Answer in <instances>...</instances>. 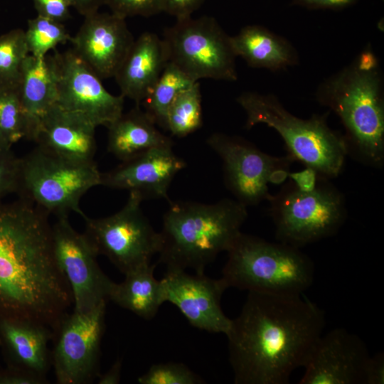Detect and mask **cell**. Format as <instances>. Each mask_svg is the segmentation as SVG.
I'll use <instances>...</instances> for the list:
<instances>
[{
    "label": "cell",
    "instance_id": "cell-1",
    "mask_svg": "<svg viewBox=\"0 0 384 384\" xmlns=\"http://www.w3.org/2000/svg\"><path fill=\"white\" fill-rule=\"evenodd\" d=\"M326 325L325 313L301 294L248 292L226 334L236 384H287L304 367Z\"/></svg>",
    "mask_w": 384,
    "mask_h": 384
},
{
    "label": "cell",
    "instance_id": "cell-2",
    "mask_svg": "<svg viewBox=\"0 0 384 384\" xmlns=\"http://www.w3.org/2000/svg\"><path fill=\"white\" fill-rule=\"evenodd\" d=\"M49 215L23 198L0 203V317L53 329L73 301L55 257Z\"/></svg>",
    "mask_w": 384,
    "mask_h": 384
},
{
    "label": "cell",
    "instance_id": "cell-3",
    "mask_svg": "<svg viewBox=\"0 0 384 384\" xmlns=\"http://www.w3.org/2000/svg\"><path fill=\"white\" fill-rule=\"evenodd\" d=\"M383 82L378 60L368 48L316 92L318 102L340 118L348 154L375 168L384 164Z\"/></svg>",
    "mask_w": 384,
    "mask_h": 384
},
{
    "label": "cell",
    "instance_id": "cell-4",
    "mask_svg": "<svg viewBox=\"0 0 384 384\" xmlns=\"http://www.w3.org/2000/svg\"><path fill=\"white\" fill-rule=\"evenodd\" d=\"M247 215V206L235 199L170 202L159 232V262L166 270L204 274L206 266L231 247Z\"/></svg>",
    "mask_w": 384,
    "mask_h": 384
},
{
    "label": "cell",
    "instance_id": "cell-5",
    "mask_svg": "<svg viewBox=\"0 0 384 384\" xmlns=\"http://www.w3.org/2000/svg\"><path fill=\"white\" fill-rule=\"evenodd\" d=\"M237 102L246 113L247 129L266 124L280 135L294 161L328 179L341 174L347 145L344 137L328 126L326 115L303 119L287 110L274 95L254 92H243Z\"/></svg>",
    "mask_w": 384,
    "mask_h": 384
},
{
    "label": "cell",
    "instance_id": "cell-6",
    "mask_svg": "<svg viewBox=\"0 0 384 384\" xmlns=\"http://www.w3.org/2000/svg\"><path fill=\"white\" fill-rule=\"evenodd\" d=\"M222 277L228 288L279 294H303L313 283L311 259L300 248L240 233L227 251Z\"/></svg>",
    "mask_w": 384,
    "mask_h": 384
},
{
    "label": "cell",
    "instance_id": "cell-7",
    "mask_svg": "<svg viewBox=\"0 0 384 384\" xmlns=\"http://www.w3.org/2000/svg\"><path fill=\"white\" fill-rule=\"evenodd\" d=\"M267 200L277 240L299 248L335 235L347 218L343 193L319 175L311 188L290 179Z\"/></svg>",
    "mask_w": 384,
    "mask_h": 384
},
{
    "label": "cell",
    "instance_id": "cell-8",
    "mask_svg": "<svg viewBox=\"0 0 384 384\" xmlns=\"http://www.w3.org/2000/svg\"><path fill=\"white\" fill-rule=\"evenodd\" d=\"M17 192L48 214L73 211L87 217L80 207L82 196L101 186L102 173L95 161H78L51 154L36 146L21 158Z\"/></svg>",
    "mask_w": 384,
    "mask_h": 384
},
{
    "label": "cell",
    "instance_id": "cell-9",
    "mask_svg": "<svg viewBox=\"0 0 384 384\" xmlns=\"http://www.w3.org/2000/svg\"><path fill=\"white\" fill-rule=\"evenodd\" d=\"M163 40L169 62L193 80L238 79L230 36L215 18L203 16L176 19L174 25L165 30Z\"/></svg>",
    "mask_w": 384,
    "mask_h": 384
},
{
    "label": "cell",
    "instance_id": "cell-10",
    "mask_svg": "<svg viewBox=\"0 0 384 384\" xmlns=\"http://www.w3.org/2000/svg\"><path fill=\"white\" fill-rule=\"evenodd\" d=\"M142 196L129 192L118 212L100 218L86 217L83 233L96 253L103 255L124 274L151 264L161 247V236L141 208Z\"/></svg>",
    "mask_w": 384,
    "mask_h": 384
},
{
    "label": "cell",
    "instance_id": "cell-11",
    "mask_svg": "<svg viewBox=\"0 0 384 384\" xmlns=\"http://www.w3.org/2000/svg\"><path fill=\"white\" fill-rule=\"evenodd\" d=\"M206 142L223 161L227 188L246 206L267 200L270 195L269 183L284 181L294 161L288 154L274 156L265 153L237 136L216 132Z\"/></svg>",
    "mask_w": 384,
    "mask_h": 384
},
{
    "label": "cell",
    "instance_id": "cell-12",
    "mask_svg": "<svg viewBox=\"0 0 384 384\" xmlns=\"http://www.w3.org/2000/svg\"><path fill=\"white\" fill-rule=\"evenodd\" d=\"M107 301L65 314L52 329L51 366L58 384H87L100 375V344Z\"/></svg>",
    "mask_w": 384,
    "mask_h": 384
},
{
    "label": "cell",
    "instance_id": "cell-13",
    "mask_svg": "<svg viewBox=\"0 0 384 384\" xmlns=\"http://www.w3.org/2000/svg\"><path fill=\"white\" fill-rule=\"evenodd\" d=\"M52 238L56 262L71 290L73 311H88L109 301L114 282L102 271L97 254L85 234L73 228L68 215L57 216Z\"/></svg>",
    "mask_w": 384,
    "mask_h": 384
},
{
    "label": "cell",
    "instance_id": "cell-14",
    "mask_svg": "<svg viewBox=\"0 0 384 384\" xmlns=\"http://www.w3.org/2000/svg\"><path fill=\"white\" fill-rule=\"evenodd\" d=\"M51 57L57 78V105L96 127H108L123 113L124 97L109 92L72 49Z\"/></svg>",
    "mask_w": 384,
    "mask_h": 384
},
{
    "label": "cell",
    "instance_id": "cell-15",
    "mask_svg": "<svg viewBox=\"0 0 384 384\" xmlns=\"http://www.w3.org/2000/svg\"><path fill=\"white\" fill-rule=\"evenodd\" d=\"M164 302L176 306L191 326L211 333L227 334L232 319L224 314L221 297L228 287L223 279L186 270H166L160 279Z\"/></svg>",
    "mask_w": 384,
    "mask_h": 384
},
{
    "label": "cell",
    "instance_id": "cell-16",
    "mask_svg": "<svg viewBox=\"0 0 384 384\" xmlns=\"http://www.w3.org/2000/svg\"><path fill=\"white\" fill-rule=\"evenodd\" d=\"M364 341L343 328L322 334L304 366L300 384H365L370 358Z\"/></svg>",
    "mask_w": 384,
    "mask_h": 384
},
{
    "label": "cell",
    "instance_id": "cell-17",
    "mask_svg": "<svg viewBox=\"0 0 384 384\" xmlns=\"http://www.w3.org/2000/svg\"><path fill=\"white\" fill-rule=\"evenodd\" d=\"M134 38L125 18L99 11L85 16L72 50L101 79L114 78Z\"/></svg>",
    "mask_w": 384,
    "mask_h": 384
},
{
    "label": "cell",
    "instance_id": "cell-18",
    "mask_svg": "<svg viewBox=\"0 0 384 384\" xmlns=\"http://www.w3.org/2000/svg\"><path fill=\"white\" fill-rule=\"evenodd\" d=\"M185 166L186 162L173 151L172 146L156 147L102 173L101 186L137 192L143 199L169 201V186Z\"/></svg>",
    "mask_w": 384,
    "mask_h": 384
},
{
    "label": "cell",
    "instance_id": "cell-19",
    "mask_svg": "<svg viewBox=\"0 0 384 384\" xmlns=\"http://www.w3.org/2000/svg\"><path fill=\"white\" fill-rule=\"evenodd\" d=\"M52 338V329L43 324L0 317V347L9 366L46 378L52 367L48 348Z\"/></svg>",
    "mask_w": 384,
    "mask_h": 384
},
{
    "label": "cell",
    "instance_id": "cell-20",
    "mask_svg": "<svg viewBox=\"0 0 384 384\" xmlns=\"http://www.w3.org/2000/svg\"><path fill=\"white\" fill-rule=\"evenodd\" d=\"M95 129L80 116L55 104L41 119L33 142L57 156L91 161L96 151Z\"/></svg>",
    "mask_w": 384,
    "mask_h": 384
},
{
    "label": "cell",
    "instance_id": "cell-21",
    "mask_svg": "<svg viewBox=\"0 0 384 384\" xmlns=\"http://www.w3.org/2000/svg\"><path fill=\"white\" fill-rule=\"evenodd\" d=\"M169 63L163 38L144 32L134 39L114 78L121 95L139 105L149 95Z\"/></svg>",
    "mask_w": 384,
    "mask_h": 384
},
{
    "label": "cell",
    "instance_id": "cell-22",
    "mask_svg": "<svg viewBox=\"0 0 384 384\" xmlns=\"http://www.w3.org/2000/svg\"><path fill=\"white\" fill-rule=\"evenodd\" d=\"M18 92L28 122V139L34 141L41 119L57 102V78L51 55L26 57Z\"/></svg>",
    "mask_w": 384,
    "mask_h": 384
},
{
    "label": "cell",
    "instance_id": "cell-23",
    "mask_svg": "<svg viewBox=\"0 0 384 384\" xmlns=\"http://www.w3.org/2000/svg\"><path fill=\"white\" fill-rule=\"evenodd\" d=\"M155 124L139 105L123 112L107 127L109 152L125 161L153 148L172 146V140Z\"/></svg>",
    "mask_w": 384,
    "mask_h": 384
},
{
    "label": "cell",
    "instance_id": "cell-24",
    "mask_svg": "<svg viewBox=\"0 0 384 384\" xmlns=\"http://www.w3.org/2000/svg\"><path fill=\"white\" fill-rule=\"evenodd\" d=\"M236 56L242 58L253 68L272 71L295 65L299 57L295 48L284 38L259 25H249L230 36Z\"/></svg>",
    "mask_w": 384,
    "mask_h": 384
},
{
    "label": "cell",
    "instance_id": "cell-25",
    "mask_svg": "<svg viewBox=\"0 0 384 384\" xmlns=\"http://www.w3.org/2000/svg\"><path fill=\"white\" fill-rule=\"evenodd\" d=\"M155 265H147L124 274L120 283L114 282L109 300L138 316L149 320L164 303L161 280L154 277Z\"/></svg>",
    "mask_w": 384,
    "mask_h": 384
},
{
    "label": "cell",
    "instance_id": "cell-26",
    "mask_svg": "<svg viewBox=\"0 0 384 384\" xmlns=\"http://www.w3.org/2000/svg\"><path fill=\"white\" fill-rule=\"evenodd\" d=\"M196 82L169 62L148 97L142 102L153 121L166 129L167 111L177 95Z\"/></svg>",
    "mask_w": 384,
    "mask_h": 384
},
{
    "label": "cell",
    "instance_id": "cell-27",
    "mask_svg": "<svg viewBox=\"0 0 384 384\" xmlns=\"http://www.w3.org/2000/svg\"><path fill=\"white\" fill-rule=\"evenodd\" d=\"M201 93L198 81L181 92L170 105L166 129L176 137H186L202 125Z\"/></svg>",
    "mask_w": 384,
    "mask_h": 384
},
{
    "label": "cell",
    "instance_id": "cell-28",
    "mask_svg": "<svg viewBox=\"0 0 384 384\" xmlns=\"http://www.w3.org/2000/svg\"><path fill=\"white\" fill-rule=\"evenodd\" d=\"M28 55L24 30L16 28L0 36V90L18 88Z\"/></svg>",
    "mask_w": 384,
    "mask_h": 384
},
{
    "label": "cell",
    "instance_id": "cell-29",
    "mask_svg": "<svg viewBox=\"0 0 384 384\" xmlns=\"http://www.w3.org/2000/svg\"><path fill=\"white\" fill-rule=\"evenodd\" d=\"M28 137V122L18 89L0 90V146L11 149Z\"/></svg>",
    "mask_w": 384,
    "mask_h": 384
},
{
    "label": "cell",
    "instance_id": "cell-30",
    "mask_svg": "<svg viewBox=\"0 0 384 384\" xmlns=\"http://www.w3.org/2000/svg\"><path fill=\"white\" fill-rule=\"evenodd\" d=\"M24 33L29 54L36 58L46 57L57 46L71 39L63 23L41 16L28 21Z\"/></svg>",
    "mask_w": 384,
    "mask_h": 384
},
{
    "label": "cell",
    "instance_id": "cell-31",
    "mask_svg": "<svg viewBox=\"0 0 384 384\" xmlns=\"http://www.w3.org/2000/svg\"><path fill=\"white\" fill-rule=\"evenodd\" d=\"M140 384H200L203 380L181 363H163L152 365L139 376Z\"/></svg>",
    "mask_w": 384,
    "mask_h": 384
},
{
    "label": "cell",
    "instance_id": "cell-32",
    "mask_svg": "<svg viewBox=\"0 0 384 384\" xmlns=\"http://www.w3.org/2000/svg\"><path fill=\"white\" fill-rule=\"evenodd\" d=\"M21 161L11 149L0 146V199L11 192H17Z\"/></svg>",
    "mask_w": 384,
    "mask_h": 384
},
{
    "label": "cell",
    "instance_id": "cell-33",
    "mask_svg": "<svg viewBox=\"0 0 384 384\" xmlns=\"http://www.w3.org/2000/svg\"><path fill=\"white\" fill-rule=\"evenodd\" d=\"M111 13L127 18L135 16L149 17L162 12L159 0H107Z\"/></svg>",
    "mask_w": 384,
    "mask_h": 384
},
{
    "label": "cell",
    "instance_id": "cell-34",
    "mask_svg": "<svg viewBox=\"0 0 384 384\" xmlns=\"http://www.w3.org/2000/svg\"><path fill=\"white\" fill-rule=\"evenodd\" d=\"M38 16L63 23L70 18V0H32Z\"/></svg>",
    "mask_w": 384,
    "mask_h": 384
},
{
    "label": "cell",
    "instance_id": "cell-35",
    "mask_svg": "<svg viewBox=\"0 0 384 384\" xmlns=\"http://www.w3.org/2000/svg\"><path fill=\"white\" fill-rule=\"evenodd\" d=\"M49 383L45 377L7 366L0 370V384H46Z\"/></svg>",
    "mask_w": 384,
    "mask_h": 384
},
{
    "label": "cell",
    "instance_id": "cell-36",
    "mask_svg": "<svg viewBox=\"0 0 384 384\" xmlns=\"http://www.w3.org/2000/svg\"><path fill=\"white\" fill-rule=\"evenodd\" d=\"M162 12H166L180 19L191 16L204 0H159Z\"/></svg>",
    "mask_w": 384,
    "mask_h": 384
},
{
    "label": "cell",
    "instance_id": "cell-37",
    "mask_svg": "<svg viewBox=\"0 0 384 384\" xmlns=\"http://www.w3.org/2000/svg\"><path fill=\"white\" fill-rule=\"evenodd\" d=\"M384 383V354L370 356L366 368L365 384Z\"/></svg>",
    "mask_w": 384,
    "mask_h": 384
},
{
    "label": "cell",
    "instance_id": "cell-38",
    "mask_svg": "<svg viewBox=\"0 0 384 384\" xmlns=\"http://www.w3.org/2000/svg\"><path fill=\"white\" fill-rule=\"evenodd\" d=\"M358 0H293L296 4L311 9H342L354 4Z\"/></svg>",
    "mask_w": 384,
    "mask_h": 384
},
{
    "label": "cell",
    "instance_id": "cell-39",
    "mask_svg": "<svg viewBox=\"0 0 384 384\" xmlns=\"http://www.w3.org/2000/svg\"><path fill=\"white\" fill-rule=\"evenodd\" d=\"M107 0H70L73 7L80 15L89 16L98 11L99 9L107 4Z\"/></svg>",
    "mask_w": 384,
    "mask_h": 384
},
{
    "label": "cell",
    "instance_id": "cell-40",
    "mask_svg": "<svg viewBox=\"0 0 384 384\" xmlns=\"http://www.w3.org/2000/svg\"><path fill=\"white\" fill-rule=\"evenodd\" d=\"M122 359L118 358L104 374L98 376L99 384H117L120 381Z\"/></svg>",
    "mask_w": 384,
    "mask_h": 384
}]
</instances>
